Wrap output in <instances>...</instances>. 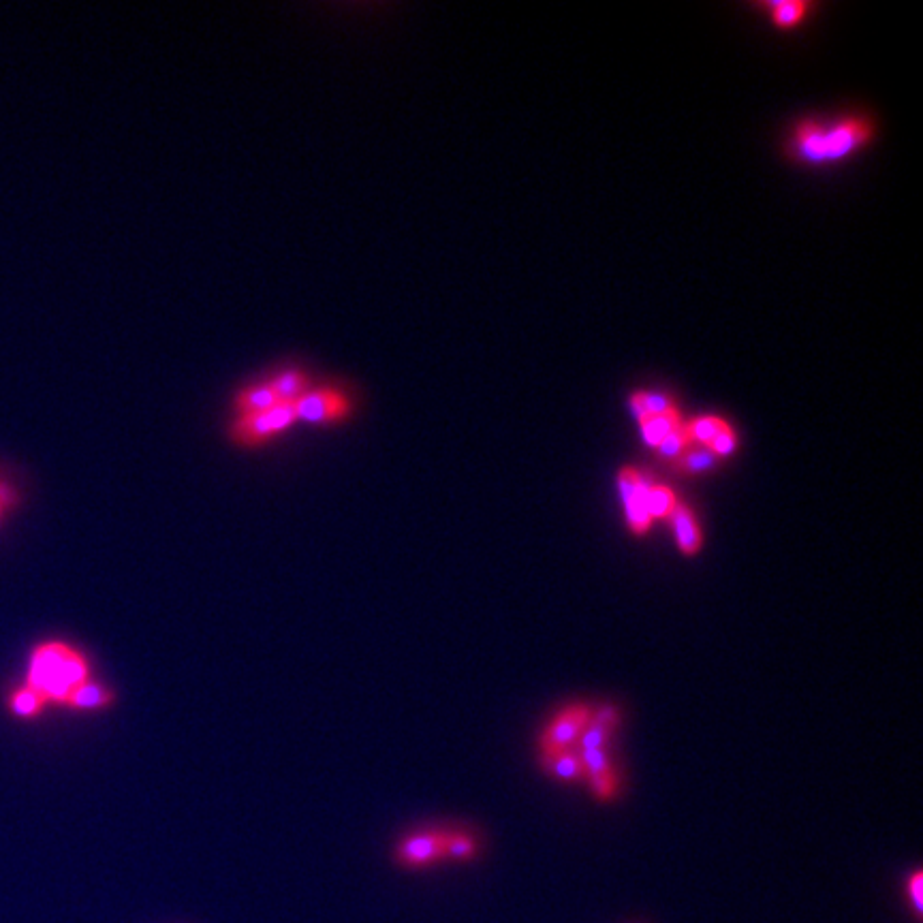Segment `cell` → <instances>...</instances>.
<instances>
[{
	"label": "cell",
	"instance_id": "obj_13",
	"mask_svg": "<svg viewBox=\"0 0 923 923\" xmlns=\"http://www.w3.org/2000/svg\"><path fill=\"white\" fill-rule=\"evenodd\" d=\"M541 768L556 780L562 782H582L584 765L582 757L575 750H552V753H541Z\"/></svg>",
	"mask_w": 923,
	"mask_h": 923
},
{
	"label": "cell",
	"instance_id": "obj_23",
	"mask_svg": "<svg viewBox=\"0 0 923 923\" xmlns=\"http://www.w3.org/2000/svg\"><path fill=\"white\" fill-rule=\"evenodd\" d=\"M641 402H644V409H646L648 417L665 415L669 411L678 409V404H676L674 398L667 396V394H659V391H641Z\"/></svg>",
	"mask_w": 923,
	"mask_h": 923
},
{
	"label": "cell",
	"instance_id": "obj_27",
	"mask_svg": "<svg viewBox=\"0 0 923 923\" xmlns=\"http://www.w3.org/2000/svg\"><path fill=\"white\" fill-rule=\"evenodd\" d=\"M909 894L913 898V906H915V911L921 915L923 911V872L917 870L913 876H911V881H909Z\"/></svg>",
	"mask_w": 923,
	"mask_h": 923
},
{
	"label": "cell",
	"instance_id": "obj_4",
	"mask_svg": "<svg viewBox=\"0 0 923 923\" xmlns=\"http://www.w3.org/2000/svg\"><path fill=\"white\" fill-rule=\"evenodd\" d=\"M447 832L445 827H426L404 836L394 849L396 864L404 870H426L443 862Z\"/></svg>",
	"mask_w": 923,
	"mask_h": 923
},
{
	"label": "cell",
	"instance_id": "obj_3",
	"mask_svg": "<svg viewBox=\"0 0 923 923\" xmlns=\"http://www.w3.org/2000/svg\"><path fill=\"white\" fill-rule=\"evenodd\" d=\"M295 424V406L276 404L270 411L233 419V424L229 428V438L236 447L259 449L289 432Z\"/></svg>",
	"mask_w": 923,
	"mask_h": 923
},
{
	"label": "cell",
	"instance_id": "obj_19",
	"mask_svg": "<svg viewBox=\"0 0 923 923\" xmlns=\"http://www.w3.org/2000/svg\"><path fill=\"white\" fill-rule=\"evenodd\" d=\"M479 853V842L475 836L462 829H449L445 840V859L449 862H471Z\"/></svg>",
	"mask_w": 923,
	"mask_h": 923
},
{
	"label": "cell",
	"instance_id": "obj_10",
	"mask_svg": "<svg viewBox=\"0 0 923 923\" xmlns=\"http://www.w3.org/2000/svg\"><path fill=\"white\" fill-rule=\"evenodd\" d=\"M268 383L272 385L280 404H295L304 394H308V389L312 387L310 374L297 366L276 370L268 379Z\"/></svg>",
	"mask_w": 923,
	"mask_h": 923
},
{
	"label": "cell",
	"instance_id": "obj_6",
	"mask_svg": "<svg viewBox=\"0 0 923 923\" xmlns=\"http://www.w3.org/2000/svg\"><path fill=\"white\" fill-rule=\"evenodd\" d=\"M874 137V124L868 118H844L823 135V163H836L864 148Z\"/></svg>",
	"mask_w": 923,
	"mask_h": 923
},
{
	"label": "cell",
	"instance_id": "obj_29",
	"mask_svg": "<svg viewBox=\"0 0 923 923\" xmlns=\"http://www.w3.org/2000/svg\"><path fill=\"white\" fill-rule=\"evenodd\" d=\"M5 513H7V509H5L3 505H0V522H3V518H5Z\"/></svg>",
	"mask_w": 923,
	"mask_h": 923
},
{
	"label": "cell",
	"instance_id": "obj_22",
	"mask_svg": "<svg viewBox=\"0 0 923 923\" xmlns=\"http://www.w3.org/2000/svg\"><path fill=\"white\" fill-rule=\"evenodd\" d=\"M693 447L691 443V438H688V432H686V424H680L674 432L667 434L665 441L656 447V453H659V458L663 462H669V464H674L678 458H682L684 453Z\"/></svg>",
	"mask_w": 923,
	"mask_h": 923
},
{
	"label": "cell",
	"instance_id": "obj_18",
	"mask_svg": "<svg viewBox=\"0 0 923 923\" xmlns=\"http://www.w3.org/2000/svg\"><path fill=\"white\" fill-rule=\"evenodd\" d=\"M729 426V421L718 415H703L686 424V432L695 447H708L714 438Z\"/></svg>",
	"mask_w": 923,
	"mask_h": 923
},
{
	"label": "cell",
	"instance_id": "obj_26",
	"mask_svg": "<svg viewBox=\"0 0 923 923\" xmlns=\"http://www.w3.org/2000/svg\"><path fill=\"white\" fill-rule=\"evenodd\" d=\"M618 721H620V712H618L616 706H609V703H605V706H601L599 710H594L592 716H590V723L605 727L609 731L616 729Z\"/></svg>",
	"mask_w": 923,
	"mask_h": 923
},
{
	"label": "cell",
	"instance_id": "obj_5",
	"mask_svg": "<svg viewBox=\"0 0 923 923\" xmlns=\"http://www.w3.org/2000/svg\"><path fill=\"white\" fill-rule=\"evenodd\" d=\"M652 479L637 471L633 466H624L618 475V490L627 511V522L633 535H646L652 528V518L648 513V494L652 488Z\"/></svg>",
	"mask_w": 923,
	"mask_h": 923
},
{
	"label": "cell",
	"instance_id": "obj_15",
	"mask_svg": "<svg viewBox=\"0 0 923 923\" xmlns=\"http://www.w3.org/2000/svg\"><path fill=\"white\" fill-rule=\"evenodd\" d=\"M7 708L15 718H22V721H33V718H39L45 708H48V701H45L37 691H33L30 686H20L11 691L7 699Z\"/></svg>",
	"mask_w": 923,
	"mask_h": 923
},
{
	"label": "cell",
	"instance_id": "obj_24",
	"mask_svg": "<svg viewBox=\"0 0 923 923\" xmlns=\"http://www.w3.org/2000/svg\"><path fill=\"white\" fill-rule=\"evenodd\" d=\"M612 733L614 731H609L605 727L588 723V727L584 729L582 738L577 744H580V750H607V744L609 740H612Z\"/></svg>",
	"mask_w": 923,
	"mask_h": 923
},
{
	"label": "cell",
	"instance_id": "obj_7",
	"mask_svg": "<svg viewBox=\"0 0 923 923\" xmlns=\"http://www.w3.org/2000/svg\"><path fill=\"white\" fill-rule=\"evenodd\" d=\"M592 710L588 706H571L552 718L541 735V753L552 750H571L580 742L584 729L590 723Z\"/></svg>",
	"mask_w": 923,
	"mask_h": 923
},
{
	"label": "cell",
	"instance_id": "obj_8",
	"mask_svg": "<svg viewBox=\"0 0 923 923\" xmlns=\"http://www.w3.org/2000/svg\"><path fill=\"white\" fill-rule=\"evenodd\" d=\"M584 776L588 778L594 797L601 802H612L618 793V778L614 774L612 757L607 750H582Z\"/></svg>",
	"mask_w": 923,
	"mask_h": 923
},
{
	"label": "cell",
	"instance_id": "obj_28",
	"mask_svg": "<svg viewBox=\"0 0 923 923\" xmlns=\"http://www.w3.org/2000/svg\"><path fill=\"white\" fill-rule=\"evenodd\" d=\"M0 505H3L7 511H11V509H15L20 505L18 490H15L11 483H7L5 479H0Z\"/></svg>",
	"mask_w": 923,
	"mask_h": 923
},
{
	"label": "cell",
	"instance_id": "obj_14",
	"mask_svg": "<svg viewBox=\"0 0 923 923\" xmlns=\"http://www.w3.org/2000/svg\"><path fill=\"white\" fill-rule=\"evenodd\" d=\"M823 135L825 127L815 120H802L793 131V144L797 154L806 163L821 165L823 163Z\"/></svg>",
	"mask_w": 923,
	"mask_h": 923
},
{
	"label": "cell",
	"instance_id": "obj_1",
	"mask_svg": "<svg viewBox=\"0 0 923 923\" xmlns=\"http://www.w3.org/2000/svg\"><path fill=\"white\" fill-rule=\"evenodd\" d=\"M90 680L88 656L65 641H45L30 652L26 686L37 691L48 706H60L77 686Z\"/></svg>",
	"mask_w": 923,
	"mask_h": 923
},
{
	"label": "cell",
	"instance_id": "obj_12",
	"mask_svg": "<svg viewBox=\"0 0 923 923\" xmlns=\"http://www.w3.org/2000/svg\"><path fill=\"white\" fill-rule=\"evenodd\" d=\"M278 402L272 385L265 381L259 383H250L242 387L236 398H233V411H236V417H248V415H257L263 411L274 409Z\"/></svg>",
	"mask_w": 923,
	"mask_h": 923
},
{
	"label": "cell",
	"instance_id": "obj_16",
	"mask_svg": "<svg viewBox=\"0 0 923 923\" xmlns=\"http://www.w3.org/2000/svg\"><path fill=\"white\" fill-rule=\"evenodd\" d=\"M718 460L714 453L706 447H691L688 449L682 458H678L674 462V468H676V473L678 475H684V477H697V475H706V473H712L714 468L718 466Z\"/></svg>",
	"mask_w": 923,
	"mask_h": 923
},
{
	"label": "cell",
	"instance_id": "obj_17",
	"mask_svg": "<svg viewBox=\"0 0 923 923\" xmlns=\"http://www.w3.org/2000/svg\"><path fill=\"white\" fill-rule=\"evenodd\" d=\"M680 424H684V419L680 415V409H674V411H669L665 415H656V417H650L646 424H641V436H644V443L652 449L659 447L667 434L674 432Z\"/></svg>",
	"mask_w": 923,
	"mask_h": 923
},
{
	"label": "cell",
	"instance_id": "obj_20",
	"mask_svg": "<svg viewBox=\"0 0 923 923\" xmlns=\"http://www.w3.org/2000/svg\"><path fill=\"white\" fill-rule=\"evenodd\" d=\"M765 9H772V22L778 28H793L800 24L810 9L804 0H780V3H763Z\"/></svg>",
	"mask_w": 923,
	"mask_h": 923
},
{
	"label": "cell",
	"instance_id": "obj_25",
	"mask_svg": "<svg viewBox=\"0 0 923 923\" xmlns=\"http://www.w3.org/2000/svg\"><path fill=\"white\" fill-rule=\"evenodd\" d=\"M706 449H710L718 460H721V458H729L731 453H733L735 449H738V436H735L731 424H729L721 434H718Z\"/></svg>",
	"mask_w": 923,
	"mask_h": 923
},
{
	"label": "cell",
	"instance_id": "obj_2",
	"mask_svg": "<svg viewBox=\"0 0 923 923\" xmlns=\"http://www.w3.org/2000/svg\"><path fill=\"white\" fill-rule=\"evenodd\" d=\"M293 406L297 424H308L315 428L344 424L355 413L353 396L338 385L310 387L308 394H304Z\"/></svg>",
	"mask_w": 923,
	"mask_h": 923
},
{
	"label": "cell",
	"instance_id": "obj_9",
	"mask_svg": "<svg viewBox=\"0 0 923 923\" xmlns=\"http://www.w3.org/2000/svg\"><path fill=\"white\" fill-rule=\"evenodd\" d=\"M116 706V693L114 688H109L103 682L97 680H86L80 684L75 691L65 699L62 708H67L71 712H105L109 708Z\"/></svg>",
	"mask_w": 923,
	"mask_h": 923
},
{
	"label": "cell",
	"instance_id": "obj_11",
	"mask_svg": "<svg viewBox=\"0 0 923 923\" xmlns=\"http://www.w3.org/2000/svg\"><path fill=\"white\" fill-rule=\"evenodd\" d=\"M669 522H671V528H674V537H676L680 552L684 556H695L703 545V535H701V528H699V522L695 518L693 509L688 505L678 503L674 513L669 515Z\"/></svg>",
	"mask_w": 923,
	"mask_h": 923
},
{
	"label": "cell",
	"instance_id": "obj_21",
	"mask_svg": "<svg viewBox=\"0 0 923 923\" xmlns=\"http://www.w3.org/2000/svg\"><path fill=\"white\" fill-rule=\"evenodd\" d=\"M678 507V498L669 486H661V483H652L650 494H648V513L652 522L654 520H669V515L674 513Z\"/></svg>",
	"mask_w": 923,
	"mask_h": 923
}]
</instances>
